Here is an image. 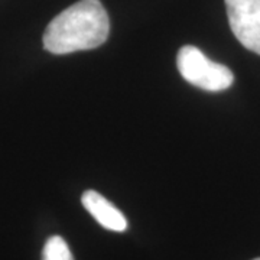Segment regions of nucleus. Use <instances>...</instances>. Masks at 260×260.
<instances>
[{
	"label": "nucleus",
	"mask_w": 260,
	"mask_h": 260,
	"mask_svg": "<svg viewBox=\"0 0 260 260\" xmlns=\"http://www.w3.org/2000/svg\"><path fill=\"white\" fill-rule=\"evenodd\" d=\"M254 260H260V257H257V259H254Z\"/></svg>",
	"instance_id": "obj_6"
},
{
	"label": "nucleus",
	"mask_w": 260,
	"mask_h": 260,
	"mask_svg": "<svg viewBox=\"0 0 260 260\" xmlns=\"http://www.w3.org/2000/svg\"><path fill=\"white\" fill-rule=\"evenodd\" d=\"M110 32V20L100 0H80L49 22L44 47L64 55L103 45Z\"/></svg>",
	"instance_id": "obj_1"
},
{
	"label": "nucleus",
	"mask_w": 260,
	"mask_h": 260,
	"mask_svg": "<svg viewBox=\"0 0 260 260\" xmlns=\"http://www.w3.org/2000/svg\"><path fill=\"white\" fill-rule=\"evenodd\" d=\"M42 260H74V256L62 237L52 236L44 246Z\"/></svg>",
	"instance_id": "obj_5"
},
{
	"label": "nucleus",
	"mask_w": 260,
	"mask_h": 260,
	"mask_svg": "<svg viewBox=\"0 0 260 260\" xmlns=\"http://www.w3.org/2000/svg\"><path fill=\"white\" fill-rule=\"evenodd\" d=\"M81 203L84 208L91 214L95 218V221L104 229L117 233L127 230V220L123 213L97 191H93V189L85 191L81 197Z\"/></svg>",
	"instance_id": "obj_4"
},
{
	"label": "nucleus",
	"mask_w": 260,
	"mask_h": 260,
	"mask_svg": "<svg viewBox=\"0 0 260 260\" xmlns=\"http://www.w3.org/2000/svg\"><path fill=\"white\" fill-rule=\"evenodd\" d=\"M233 34L243 47L260 55V0H224Z\"/></svg>",
	"instance_id": "obj_3"
},
{
	"label": "nucleus",
	"mask_w": 260,
	"mask_h": 260,
	"mask_svg": "<svg viewBox=\"0 0 260 260\" xmlns=\"http://www.w3.org/2000/svg\"><path fill=\"white\" fill-rule=\"evenodd\" d=\"M177 67L185 81L205 91H223L234 81L229 67L214 62L192 45H185L178 51Z\"/></svg>",
	"instance_id": "obj_2"
}]
</instances>
